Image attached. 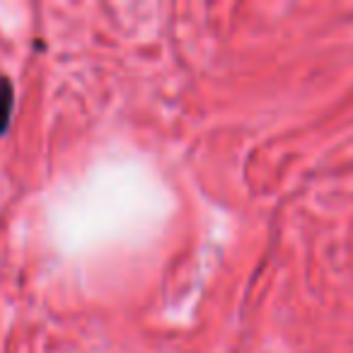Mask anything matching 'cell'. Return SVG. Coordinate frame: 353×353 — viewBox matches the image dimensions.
Returning a JSON list of instances; mask_svg holds the SVG:
<instances>
[{"label":"cell","instance_id":"6da1fadb","mask_svg":"<svg viewBox=\"0 0 353 353\" xmlns=\"http://www.w3.org/2000/svg\"><path fill=\"white\" fill-rule=\"evenodd\" d=\"M12 112H15V88L8 75H0V138L10 131Z\"/></svg>","mask_w":353,"mask_h":353}]
</instances>
